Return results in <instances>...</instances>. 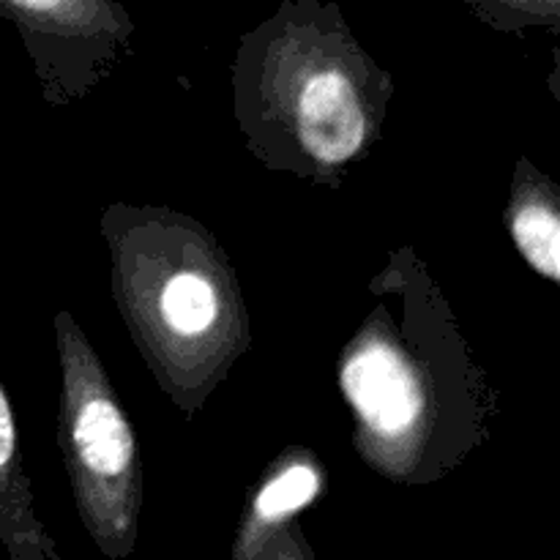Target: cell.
<instances>
[{
  "instance_id": "cell-1",
  "label": "cell",
  "mask_w": 560,
  "mask_h": 560,
  "mask_svg": "<svg viewBox=\"0 0 560 560\" xmlns=\"http://www.w3.org/2000/svg\"><path fill=\"white\" fill-rule=\"evenodd\" d=\"M366 295L337 361L355 457L392 485H435L492 441L501 392L413 244L388 252Z\"/></svg>"
},
{
  "instance_id": "cell-2",
  "label": "cell",
  "mask_w": 560,
  "mask_h": 560,
  "mask_svg": "<svg viewBox=\"0 0 560 560\" xmlns=\"http://www.w3.org/2000/svg\"><path fill=\"white\" fill-rule=\"evenodd\" d=\"M230 91L257 162L342 189L381 142L397 85L334 5L290 0L238 42Z\"/></svg>"
},
{
  "instance_id": "cell-3",
  "label": "cell",
  "mask_w": 560,
  "mask_h": 560,
  "mask_svg": "<svg viewBox=\"0 0 560 560\" xmlns=\"http://www.w3.org/2000/svg\"><path fill=\"white\" fill-rule=\"evenodd\" d=\"M98 233L126 331L159 392L191 421L255 345L238 271L213 230L167 206L109 202Z\"/></svg>"
},
{
  "instance_id": "cell-4",
  "label": "cell",
  "mask_w": 560,
  "mask_h": 560,
  "mask_svg": "<svg viewBox=\"0 0 560 560\" xmlns=\"http://www.w3.org/2000/svg\"><path fill=\"white\" fill-rule=\"evenodd\" d=\"M58 345V446L77 517L96 550L126 560L140 539L145 470L129 413L69 310L52 317Z\"/></svg>"
},
{
  "instance_id": "cell-5",
  "label": "cell",
  "mask_w": 560,
  "mask_h": 560,
  "mask_svg": "<svg viewBox=\"0 0 560 560\" xmlns=\"http://www.w3.org/2000/svg\"><path fill=\"white\" fill-rule=\"evenodd\" d=\"M0 16L22 36L49 107L82 102L131 55L135 22L115 0H0Z\"/></svg>"
},
{
  "instance_id": "cell-6",
  "label": "cell",
  "mask_w": 560,
  "mask_h": 560,
  "mask_svg": "<svg viewBox=\"0 0 560 560\" xmlns=\"http://www.w3.org/2000/svg\"><path fill=\"white\" fill-rule=\"evenodd\" d=\"M326 487L328 468L315 448H282L246 492L230 547L233 560H315L299 520Z\"/></svg>"
},
{
  "instance_id": "cell-7",
  "label": "cell",
  "mask_w": 560,
  "mask_h": 560,
  "mask_svg": "<svg viewBox=\"0 0 560 560\" xmlns=\"http://www.w3.org/2000/svg\"><path fill=\"white\" fill-rule=\"evenodd\" d=\"M503 224L517 255L550 284L560 282V189L530 159L514 164Z\"/></svg>"
},
{
  "instance_id": "cell-8",
  "label": "cell",
  "mask_w": 560,
  "mask_h": 560,
  "mask_svg": "<svg viewBox=\"0 0 560 560\" xmlns=\"http://www.w3.org/2000/svg\"><path fill=\"white\" fill-rule=\"evenodd\" d=\"M0 545L11 560H60L58 545L36 512V495L25 474L14 408L0 381Z\"/></svg>"
},
{
  "instance_id": "cell-9",
  "label": "cell",
  "mask_w": 560,
  "mask_h": 560,
  "mask_svg": "<svg viewBox=\"0 0 560 560\" xmlns=\"http://www.w3.org/2000/svg\"><path fill=\"white\" fill-rule=\"evenodd\" d=\"M490 25L501 31H525L530 25L552 27L560 25V0H485L479 3Z\"/></svg>"
}]
</instances>
